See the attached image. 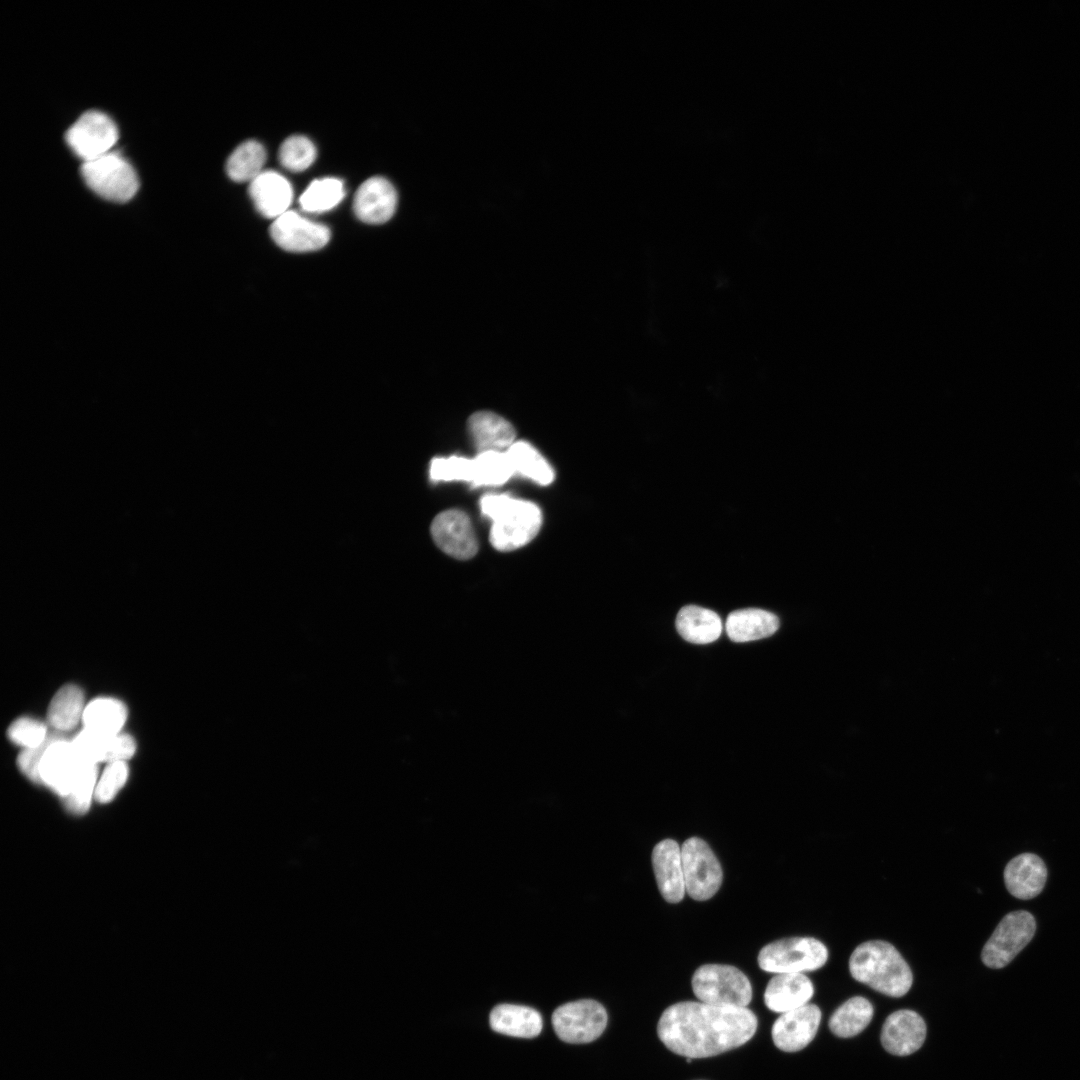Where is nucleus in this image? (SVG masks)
I'll return each mask as SVG.
<instances>
[{
  "mask_svg": "<svg viewBox=\"0 0 1080 1080\" xmlns=\"http://www.w3.org/2000/svg\"><path fill=\"white\" fill-rule=\"evenodd\" d=\"M758 1026L746 1007L682 1001L664 1010L657 1024L660 1041L686 1058H707L747 1043Z\"/></svg>",
  "mask_w": 1080,
  "mask_h": 1080,
  "instance_id": "obj_1",
  "label": "nucleus"
},
{
  "mask_svg": "<svg viewBox=\"0 0 1080 1080\" xmlns=\"http://www.w3.org/2000/svg\"><path fill=\"white\" fill-rule=\"evenodd\" d=\"M852 977L890 997H902L911 988L912 971L900 952L889 942L870 940L859 944L849 959Z\"/></svg>",
  "mask_w": 1080,
  "mask_h": 1080,
  "instance_id": "obj_2",
  "label": "nucleus"
},
{
  "mask_svg": "<svg viewBox=\"0 0 1080 1080\" xmlns=\"http://www.w3.org/2000/svg\"><path fill=\"white\" fill-rule=\"evenodd\" d=\"M483 515L491 519L490 542L499 551L518 549L538 534L542 513L533 502L507 494H486L480 499Z\"/></svg>",
  "mask_w": 1080,
  "mask_h": 1080,
  "instance_id": "obj_3",
  "label": "nucleus"
},
{
  "mask_svg": "<svg viewBox=\"0 0 1080 1080\" xmlns=\"http://www.w3.org/2000/svg\"><path fill=\"white\" fill-rule=\"evenodd\" d=\"M517 474L508 451H486L473 459L460 456L433 458L429 476L433 482L466 481L473 487L502 485Z\"/></svg>",
  "mask_w": 1080,
  "mask_h": 1080,
  "instance_id": "obj_4",
  "label": "nucleus"
},
{
  "mask_svg": "<svg viewBox=\"0 0 1080 1080\" xmlns=\"http://www.w3.org/2000/svg\"><path fill=\"white\" fill-rule=\"evenodd\" d=\"M694 995L701 1002L732 1007H746L752 999V986L738 968L725 964H705L693 974Z\"/></svg>",
  "mask_w": 1080,
  "mask_h": 1080,
  "instance_id": "obj_5",
  "label": "nucleus"
},
{
  "mask_svg": "<svg viewBox=\"0 0 1080 1080\" xmlns=\"http://www.w3.org/2000/svg\"><path fill=\"white\" fill-rule=\"evenodd\" d=\"M828 949L813 937L783 938L766 944L758 954L759 967L769 973H805L823 967Z\"/></svg>",
  "mask_w": 1080,
  "mask_h": 1080,
  "instance_id": "obj_6",
  "label": "nucleus"
},
{
  "mask_svg": "<svg viewBox=\"0 0 1080 1080\" xmlns=\"http://www.w3.org/2000/svg\"><path fill=\"white\" fill-rule=\"evenodd\" d=\"M81 175L93 192L113 202L129 201L139 187L134 168L114 150L94 160L83 162Z\"/></svg>",
  "mask_w": 1080,
  "mask_h": 1080,
  "instance_id": "obj_7",
  "label": "nucleus"
},
{
  "mask_svg": "<svg viewBox=\"0 0 1080 1080\" xmlns=\"http://www.w3.org/2000/svg\"><path fill=\"white\" fill-rule=\"evenodd\" d=\"M1036 931L1033 915L1025 910L1012 911L999 922L985 943L982 962L989 968L1008 965L1032 940Z\"/></svg>",
  "mask_w": 1080,
  "mask_h": 1080,
  "instance_id": "obj_8",
  "label": "nucleus"
},
{
  "mask_svg": "<svg viewBox=\"0 0 1080 1080\" xmlns=\"http://www.w3.org/2000/svg\"><path fill=\"white\" fill-rule=\"evenodd\" d=\"M685 889L697 901L715 895L721 886V865L709 845L699 837L685 840L681 846Z\"/></svg>",
  "mask_w": 1080,
  "mask_h": 1080,
  "instance_id": "obj_9",
  "label": "nucleus"
},
{
  "mask_svg": "<svg viewBox=\"0 0 1080 1080\" xmlns=\"http://www.w3.org/2000/svg\"><path fill=\"white\" fill-rule=\"evenodd\" d=\"M605 1008L592 999H581L559 1006L552 1014L557 1036L564 1042L583 1044L596 1040L607 1026Z\"/></svg>",
  "mask_w": 1080,
  "mask_h": 1080,
  "instance_id": "obj_10",
  "label": "nucleus"
},
{
  "mask_svg": "<svg viewBox=\"0 0 1080 1080\" xmlns=\"http://www.w3.org/2000/svg\"><path fill=\"white\" fill-rule=\"evenodd\" d=\"M118 137L114 121L100 111L83 113L65 134L68 146L82 163L113 151Z\"/></svg>",
  "mask_w": 1080,
  "mask_h": 1080,
  "instance_id": "obj_11",
  "label": "nucleus"
},
{
  "mask_svg": "<svg viewBox=\"0 0 1080 1080\" xmlns=\"http://www.w3.org/2000/svg\"><path fill=\"white\" fill-rule=\"evenodd\" d=\"M430 531L436 545L453 558L467 560L478 551L470 518L462 510L449 509L439 513L433 519Z\"/></svg>",
  "mask_w": 1080,
  "mask_h": 1080,
  "instance_id": "obj_12",
  "label": "nucleus"
},
{
  "mask_svg": "<svg viewBox=\"0 0 1080 1080\" xmlns=\"http://www.w3.org/2000/svg\"><path fill=\"white\" fill-rule=\"evenodd\" d=\"M274 242L289 252H310L324 247L330 239L329 229L294 211L277 217L270 228Z\"/></svg>",
  "mask_w": 1080,
  "mask_h": 1080,
  "instance_id": "obj_13",
  "label": "nucleus"
},
{
  "mask_svg": "<svg viewBox=\"0 0 1080 1080\" xmlns=\"http://www.w3.org/2000/svg\"><path fill=\"white\" fill-rule=\"evenodd\" d=\"M821 1017L820 1008L809 1003L782 1013L771 1029L773 1043L784 1052L802 1050L814 1039Z\"/></svg>",
  "mask_w": 1080,
  "mask_h": 1080,
  "instance_id": "obj_14",
  "label": "nucleus"
},
{
  "mask_svg": "<svg viewBox=\"0 0 1080 1080\" xmlns=\"http://www.w3.org/2000/svg\"><path fill=\"white\" fill-rule=\"evenodd\" d=\"M85 762L77 755L71 741L55 740L46 750L39 766V783L66 798Z\"/></svg>",
  "mask_w": 1080,
  "mask_h": 1080,
  "instance_id": "obj_15",
  "label": "nucleus"
},
{
  "mask_svg": "<svg viewBox=\"0 0 1080 1080\" xmlns=\"http://www.w3.org/2000/svg\"><path fill=\"white\" fill-rule=\"evenodd\" d=\"M924 1019L915 1011L900 1009L891 1013L883 1023L881 1043L896 1056H907L919 1050L926 1038Z\"/></svg>",
  "mask_w": 1080,
  "mask_h": 1080,
  "instance_id": "obj_16",
  "label": "nucleus"
},
{
  "mask_svg": "<svg viewBox=\"0 0 1080 1080\" xmlns=\"http://www.w3.org/2000/svg\"><path fill=\"white\" fill-rule=\"evenodd\" d=\"M71 743L82 761L95 765L128 760L136 750L135 741L128 734L105 735L86 728Z\"/></svg>",
  "mask_w": 1080,
  "mask_h": 1080,
  "instance_id": "obj_17",
  "label": "nucleus"
},
{
  "mask_svg": "<svg viewBox=\"0 0 1080 1080\" xmlns=\"http://www.w3.org/2000/svg\"><path fill=\"white\" fill-rule=\"evenodd\" d=\"M397 206V193L394 186L385 178L374 176L364 181L357 189L353 209L358 219L369 224H381L388 221Z\"/></svg>",
  "mask_w": 1080,
  "mask_h": 1080,
  "instance_id": "obj_18",
  "label": "nucleus"
},
{
  "mask_svg": "<svg viewBox=\"0 0 1080 1080\" xmlns=\"http://www.w3.org/2000/svg\"><path fill=\"white\" fill-rule=\"evenodd\" d=\"M651 859L662 897L669 903L680 902L686 892L681 847L675 840H661L653 848Z\"/></svg>",
  "mask_w": 1080,
  "mask_h": 1080,
  "instance_id": "obj_19",
  "label": "nucleus"
},
{
  "mask_svg": "<svg viewBox=\"0 0 1080 1080\" xmlns=\"http://www.w3.org/2000/svg\"><path fill=\"white\" fill-rule=\"evenodd\" d=\"M1003 876L1012 896L1029 900L1042 892L1047 880V868L1038 855L1022 853L1007 863Z\"/></svg>",
  "mask_w": 1080,
  "mask_h": 1080,
  "instance_id": "obj_20",
  "label": "nucleus"
},
{
  "mask_svg": "<svg viewBox=\"0 0 1080 1080\" xmlns=\"http://www.w3.org/2000/svg\"><path fill=\"white\" fill-rule=\"evenodd\" d=\"M814 994L811 980L803 973H779L773 976L764 992L766 1007L785 1013L808 1004Z\"/></svg>",
  "mask_w": 1080,
  "mask_h": 1080,
  "instance_id": "obj_21",
  "label": "nucleus"
},
{
  "mask_svg": "<svg viewBox=\"0 0 1080 1080\" xmlns=\"http://www.w3.org/2000/svg\"><path fill=\"white\" fill-rule=\"evenodd\" d=\"M467 429L477 453L506 451L515 442L513 425L491 411L473 413L468 418Z\"/></svg>",
  "mask_w": 1080,
  "mask_h": 1080,
  "instance_id": "obj_22",
  "label": "nucleus"
},
{
  "mask_svg": "<svg viewBox=\"0 0 1080 1080\" xmlns=\"http://www.w3.org/2000/svg\"><path fill=\"white\" fill-rule=\"evenodd\" d=\"M249 194L256 209L265 217L277 218L287 212L292 201V188L282 175L263 171L250 182Z\"/></svg>",
  "mask_w": 1080,
  "mask_h": 1080,
  "instance_id": "obj_23",
  "label": "nucleus"
},
{
  "mask_svg": "<svg viewBox=\"0 0 1080 1080\" xmlns=\"http://www.w3.org/2000/svg\"><path fill=\"white\" fill-rule=\"evenodd\" d=\"M490 1026L495 1032L519 1038H534L542 1030L540 1013L527 1006L500 1004L490 1013Z\"/></svg>",
  "mask_w": 1080,
  "mask_h": 1080,
  "instance_id": "obj_24",
  "label": "nucleus"
},
{
  "mask_svg": "<svg viewBox=\"0 0 1080 1080\" xmlns=\"http://www.w3.org/2000/svg\"><path fill=\"white\" fill-rule=\"evenodd\" d=\"M779 625L775 614L759 608H746L731 612L726 619L725 629L732 641L748 642L773 635Z\"/></svg>",
  "mask_w": 1080,
  "mask_h": 1080,
  "instance_id": "obj_25",
  "label": "nucleus"
},
{
  "mask_svg": "<svg viewBox=\"0 0 1080 1080\" xmlns=\"http://www.w3.org/2000/svg\"><path fill=\"white\" fill-rule=\"evenodd\" d=\"M675 624L680 636L694 644L714 642L722 632L720 616L710 609L696 605L682 607Z\"/></svg>",
  "mask_w": 1080,
  "mask_h": 1080,
  "instance_id": "obj_26",
  "label": "nucleus"
},
{
  "mask_svg": "<svg viewBox=\"0 0 1080 1080\" xmlns=\"http://www.w3.org/2000/svg\"><path fill=\"white\" fill-rule=\"evenodd\" d=\"M84 694L80 687L67 684L53 696L47 713L49 725L58 732L72 730L82 720Z\"/></svg>",
  "mask_w": 1080,
  "mask_h": 1080,
  "instance_id": "obj_27",
  "label": "nucleus"
},
{
  "mask_svg": "<svg viewBox=\"0 0 1080 1080\" xmlns=\"http://www.w3.org/2000/svg\"><path fill=\"white\" fill-rule=\"evenodd\" d=\"M127 719L125 705L113 698H97L89 702L84 709L82 722L84 728L96 733L115 735Z\"/></svg>",
  "mask_w": 1080,
  "mask_h": 1080,
  "instance_id": "obj_28",
  "label": "nucleus"
},
{
  "mask_svg": "<svg viewBox=\"0 0 1080 1080\" xmlns=\"http://www.w3.org/2000/svg\"><path fill=\"white\" fill-rule=\"evenodd\" d=\"M873 1013V1006L866 998L855 996L846 1000L833 1012L828 1025L837 1037L850 1038L869 1025Z\"/></svg>",
  "mask_w": 1080,
  "mask_h": 1080,
  "instance_id": "obj_29",
  "label": "nucleus"
},
{
  "mask_svg": "<svg viewBox=\"0 0 1080 1080\" xmlns=\"http://www.w3.org/2000/svg\"><path fill=\"white\" fill-rule=\"evenodd\" d=\"M266 160L263 146L254 140L240 144L229 156L226 163L228 176L236 182L252 181L262 171Z\"/></svg>",
  "mask_w": 1080,
  "mask_h": 1080,
  "instance_id": "obj_30",
  "label": "nucleus"
},
{
  "mask_svg": "<svg viewBox=\"0 0 1080 1080\" xmlns=\"http://www.w3.org/2000/svg\"><path fill=\"white\" fill-rule=\"evenodd\" d=\"M517 474L528 477L542 486L553 482L555 473L547 460L526 441H516L508 449Z\"/></svg>",
  "mask_w": 1080,
  "mask_h": 1080,
  "instance_id": "obj_31",
  "label": "nucleus"
},
{
  "mask_svg": "<svg viewBox=\"0 0 1080 1080\" xmlns=\"http://www.w3.org/2000/svg\"><path fill=\"white\" fill-rule=\"evenodd\" d=\"M343 182L336 178L314 180L299 198L301 208L310 213H321L335 207L344 197Z\"/></svg>",
  "mask_w": 1080,
  "mask_h": 1080,
  "instance_id": "obj_32",
  "label": "nucleus"
},
{
  "mask_svg": "<svg viewBox=\"0 0 1080 1080\" xmlns=\"http://www.w3.org/2000/svg\"><path fill=\"white\" fill-rule=\"evenodd\" d=\"M316 148L305 136L293 135L287 138L279 149V161L282 166L293 172L307 169L315 160Z\"/></svg>",
  "mask_w": 1080,
  "mask_h": 1080,
  "instance_id": "obj_33",
  "label": "nucleus"
},
{
  "mask_svg": "<svg viewBox=\"0 0 1080 1080\" xmlns=\"http://www.w3.org/2000/svg\"><path fill=\"white\" fill-rule=\"evenodd\" d=\"M97 775V765L86 762L83 764L70 793L64 798L72 812L83 813L89 808L92 795H95Z\"/></svg>",
  "mask_w": 1080,
  "mask_h": 1080,
  "instance_id": "obj_34",
  "label": "nucleus"
},
{
  "mask_svg": "<svg viewBox=\"0 0 1080 1080\" xmlns=\"http://www.w3.org/2000/svg\"><path fill=\"white\" fill-rule=\"evenodd\" d=\"M50 732L43 722L22 717L15 720L8 728V738L24 749L35 747L43 743Z\"/></svg>",
  "mask_w": 1080,
  "mask_h": 1080,
  "instance_id": "obj_35",
  "label": "nucleus"
},
{
  "mask_svg": "<svg viewBox=\"0 0 1080 1080\" xmlns=\"http://www.w3.org/2000/svg\"><path fill=\"white\" fill-rule=\"evenodd\" d=\"M127 777L128 768L125 761L108 763L97 781L95 798L102 803L112 800L125 784Z\"/></svg>",
  "mask_w": 1080,
  "mask_h": 1080,
  "instance_id": "obj_36",
  "label": "nucleus"
},
{
  "mask_svg": "<svg viewBox=\"0 0 1080 1080\" xmlns=\"http://www.w3.org/2000/svg\"><path fill=\"white\" fill-rule=\"evenodd\" d=\"M64 737L58 731L50 732L46 740L32 748L23 749L18 755L17 764L19 769L30 780L39 783V766L48 747L57 739Z\"/></svg>",
  "mask_w": 1080,
  "mask_h": 1080,
  "instance_id": "obj_37",
  "label": "nucleus"
}]
</instances>
